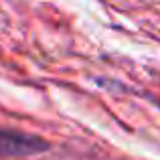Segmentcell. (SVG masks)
I'll return each instance as SVG.
<instances>
[{
	"instance_id": "1",
	"label": "cell",
	"mask_w": 160,
	"mask_h": 160,
	"mask_svg": "<svg viewBox=\"0 0 160 160\" xmlns=\"http://www.w3.org/2000/svg\"><path fill=\"white\" fill-rule=\"evenodd\" d=\"M45 150H49V142H45L43 138L0 128V158L32 156V154H41Z\"/></svg>"
}]
</instances>
